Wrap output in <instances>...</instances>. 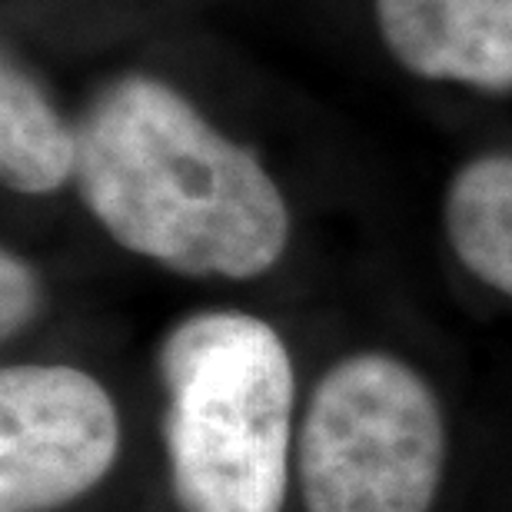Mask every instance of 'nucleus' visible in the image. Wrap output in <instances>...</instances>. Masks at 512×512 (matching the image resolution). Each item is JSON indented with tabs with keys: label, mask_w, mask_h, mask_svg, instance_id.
<instances>
[{
	"label": "nucleus",
	"mask_w": 512,
	"mask_h": 512,
	"mask_svg": "<svg viewBox=\"0 0 512 512\" xmlns=\"http://www.w3.org/2000/svg\"><path fill=\"white\" fill-rule=\"evenodd\" d=\"M77 187L120 247L187 276L253 280L280 260L290 210L247 147L153 77H120L77 127Z\"/></svg>",
	"instance_id": "obj_1"
},
{
	"label": "nucleus",
	"mask_w": 512,
	"mask_h": 512,
	"mask_svg": "<svg viewBox=\"0 0 512 512\" xmlns=\"http://www.w3.org/2000/svg\"><path fill=\"white\" fill-rule=\"evenodd\" d=\"M163 443L180 512H283L293 363L260 316L207 310L160 346Z\"/></svg>",
	"instance_id": "obj_2"
},
{
	"label": "nucleus",
	"mask_w": 512,
	"mask_h": 512,
	"mask_svg": "<svg viewBox=\"0 0 512 512\" xmlns=\"http://www.w3.org/2000/svg\"><path fill=\"white\" fill-rule=\"evenodd\" d=\"M443 459L436 393L403 360L356 353L316 383L296 453L306 512H429Z\"/></svg>",
	"instance_id": "obj_3"
},
{
	"label": "nucleus",
	"mask_w": 512,
	"mask_h": 512,
	"mask_svg": "<svg viewBox=\"0 0 512 512\" xmlns=\"http://www.w3.org/2000/svg\"><path fill=\"white\" fill-rule=\"evenodd\" d=\"M120 449L114 399L74 366L0 373V512H54L90 493Z\"/></svg>",
	"instance_id": "obj_4"
},
{
	"label": "nucleus",
	"mask_w": 512,
	"mask_h": 512,
	"mask_svg": "<svg viewBox=\"0 0 512 512\" xmlns=\"http://www.w3.org/2000/svg\"><path fill=\"white\" fill-rule=\"evenodd\" d=\"M376 24L409 74L512 90V0H376Z\"/></svg>",
	"instance_id": "obj_5"
},
{
	"label": "nucleus",
	"mask_w": 512,
	"mask_h": 512,
	"mask_svg": "<svg viewBox=\"0 0 512 512\" xmlns=\"http://www.w3.org/2000/svg\"><path fill=\"white\" fill-rule=\"evenodd\" d=\"M80 137L57 114L44 87L4 60L0 74V173L17 193H54L77 177Z\"/></svg>",
	"instance_id": "obj_6"
},
{
	"label": "nucleus",
	"mask_w": 512,
	"mask_h": 512,
	"mask_svg": "<svg viewBox=\"0 0 512 512\" xmlns=\"http://www.w3.org/2000/svg\"><path fill=\"white\" fill-rule=\"evenodd\" d=\"M449 247L476 280L512 296V157H479L446 190Z\"/></svg>",
	"instance_id": "obj_7"
},
{
	"label": "nucleus",
	"mask_w": 512,
	"mask_h": 512,
	"mask_svg": "<svg viewBox=\"0 0 512 512\" xmlns=\"http://www.w3.org/2000/svg\"><path fill=\"white\" fill-rule=\"evenodd\" d=\"M40 306V286L24 256L4 250L0 256V330L4 340L17 336L34 320Z\"/></svg>",
	"instance_id": "obj_8"
}]
</instances>
